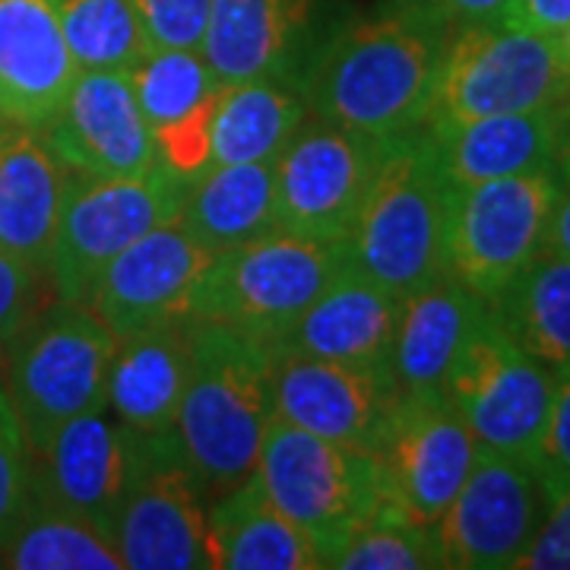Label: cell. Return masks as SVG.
I'll return each instance as SVG.
<instances>
[{"label": "cell", "mask_w": 570, "mask_h": 570, "mask_svg": "<svg viewBox=\"0 0 570 570\" xmlns=\"http://www.w3.org/2000/svg\"><path fill=\"white\" fill-rule=\"evenodd\" d=\"M142 438L102 409L82 412L32 456V501L73 513L111 539L140 466Z\"/></svg>", "instance_id": "15"}, {"label": "cell", "mask_w": 570, "mask_h": 570, "mask_svg": "<svg viewBox=\"0 0 570 570\" xmlns=\"http://www.w3.org/2000/svg\"><path fill=\"white\" fill-rule=\"evenodd\" d=\"M340 570H431L444 568L434 530L377 510V517L330 558Z\"/></svg>", "instance_id": "33"}, {"label": "cell", "mask_w": 570, "mask_h": 570, "mask_svg": "<svg viewBox=\"0 0 570 570\" xmlns=\"http://www.w3.org/2000/svg\"><path fill=\"white\" fill-rule=\"evenodd\" d=\"M206 527L209 501L175 431L142 438L140 466L111 532L124 570L209 568Z\"/></svg>", "instance_id": "14"}, {"label": "cell", "mask_w": 570, "mask_h": 570, "mask_svg": "<svg viewBox=\"0 0 570 570\" xmlns=\"http://www.w3.org/2000/svg\"><path fill=\"white\" fill-rule=\"evenodd\" d=\"M489 311L491 305L472 295L450 273L406 295L387 358L396 393L441 390L453 358Z\"/></svg>", "instance_id": "25"}, {"label": "cell", "mask_w": 570, "mask_h": 570, "mask_svg": "<svg viewBox=\"0 0 570 570\" xmlns=\"http://www.w3.org/2000/svg\"><path fill=\"white\" fill-rule=\"evenodd\" d=\"M367 453L381 510L434 530L466 482L479 444L441 390H412L396 393Z\"/></svg>", "instance_id": "10"}, {"label": "cell", "mask_w": 570, "mask_h": 570, "mask_svg": "<svg viewBox=\"0 0 570 570\" xmlns=\"http://www.w3.org/2000/svg\"><path fill=\"white\" fill-rule=\"evenodd\" d=\"M305 118L307 105L292 82L247 80L223 86L213 121V165L273 163Z\"/></svg>", "instance_id": "28"}, {"label": "cell", "mask_w": 570, "mask_h": 570, "mask_svg": "<svg viewBox=\"0 0 570 570\" xmlns=\"http://www.w3.org/2000/svg\"><path fill=\"white\" fill-rule=\"evenodd\" d=\"M254 475L269 504L305 532L324 568L381 510L371 453L269 419Z\"/></svg>", "instance_id": "6"}, {"label": "cell", "mask_w": 570, "mask_h": 570, "mask_svg": "<svg viewBox=\"0 0 570 570\" xmlns=\"http://www.w3.org/2000/svg\"><path fill=\"white\" fill-rule=\"evenodd\" d=\"M513 570H570V489L551 498L542 527Z\"/></svg>", "instance_id": "39"}, {"label": "cell", "mask_w": 570, "mask_h": 570, "mask_svg": "<svg viewBox=\"0 0 570 570\" xmlns=\"http://www.w3.org/2000/svg\"><path fill=\"white\" fill-rule=\"evenodd\" d=\"M448 20L456 26V22H482V20H494L508 0H434Z\"/></svg>", "instance_id": "41"}, {"label": "cell", "mask_w": 570, "mask_h": 570, "mask_svg": "<svg viewBox=\"0 0 570 570\" xmlns=\"http://www.w3.org/2000/svg\"><path fill=\"white\" fill-rule=\"evenodd\" d=\"M346 266L343 238L314 242L266 232L216 254L190 295L187 317L242 330L273 348Z\"/></svg>", "instance_id": "4"}, {"label": "cell", "mask_w": 570, "mask_h": 570, "mask_svg": "<svg viewBox=\"0 0 570 570\" xmlns=\"http://www.w3.org/2000/svg\"><path fill=\"white\" fill-rule=\"evenodd\" d=\"M393 400L387 367L273 352V415L311 434L367 450Z\"/></svg>", "instance_id": "18"}, {"label": "cell", "mask_w": 570, "mask_h": 570, "mask_svg": "<svg viewBox=\"0 0 570 570\" xmlns=\"http://www.w3.org/2000/svg\"><path fill=\"white\" fill-rule=\"evenodd\" d=\"M190 317L121 336L108 365L105 409H111V415L140 438L175 431L190 377Z\"/></svg>", "instance_id": "23"}, {"label": "cell", "mask_w": 570, "mask_h": 570, "mask_svg": "<svg viewBox=\"0 0 570 570\" xmlns=\"http://www.w3.org/2000/svg\"><path fill=\"white\" fill-rule=\"evenodd\" d=\"M491 311L535 362L570 371V257L542 247Z\"/></svg>", "instance_id": "29"}, {"label": "cell", "mask_w": 570, "mask_h": 570, "mask_svg": "<svg viewBox=\"0 0 570 570\" xmlns=\"http://www.w3.org/2000/svg\"><path fill=\"white\" fill-rule=\"evenodd\" d=\"M546 510L549 494L535 463L479 448L466 482L434 527L444 568H513L517 558L530 549Z\"/></svg>", "instance_id": "13"}, {"label": "cell", "mask_w": 570, "mask_h": 570, "mask_svg": "<svg viewBox=\"0 0 570 570\" xmlns=\"http://www.w3.org/2000/svg\"><path fill=\"white\" fill-rule=\"evenodd\" d=\"M568 89L570 70L554 36L508 29L498 20L456 22L422 127L546 108L561 102Z\"/></svg>", "instance_id": "7"}, {"label": "cell", "mask_w": 570, "mask_h": 570, "mask_svg": "<svg viewBox=\"0 0 570 570\" xmlns=\"http://www.w3.org/2000/svg\"><path fill=\"white\" fill-rule=\"evenodd\" d=\"M41 137L82 178H134L159 165L130 70H80Z\"/></svg>", "instance_id": "17"}, {"label": "cell", "mask_w": 570, "mask_h": 570, "mask_svg": "<svg viewBox=\"0 0 570 570\" xmlns=\"http://www.w3.org/2000/svg\"><path fill=\"white\" fill-rule=\"evenodd\" d=\"M48 292L55 288L45 269H36L0 247V355L51 305Z\"/></svg>", "instance_id": "36"}, {"label": "cell", "mask_w": 570, "mask_h": 570, "mask_svg": "<svg viewBox=\"0 0 570 570\" xmlns=\"http://www.w3.org/2000/svg\"><path fill=\"white\" fill-rule=\"evenodd\" d=\"M216 261L181 219H168L127 245L96 276L86 302L118 336L187 317L190 295Z\"/></svg>", "instance_id": "16"}, {"label": "cell", "mask_w": 570, "mask_h": 570, "mask_svg": "<svg viewBox=\"0 0 570 570\" xmlns=\"http://www.w3.org/2000/svg\"><path fill=\"white\" fill-rule=\"evenodd\" d=\"M554 45H558V55H561L564 67L570 70V26L568 29H561V32L554 36Z\"/></svg>", "instance_id": "43"}, {"label": "cell", "mask_w": 570, "mask_h": 570, "mask_svg": "<svg viewBox=\"0 0 570 570\" xmlns=\"http://www.w3.org/2000/svg\"><path fill=\"white\" fill-rule=\"evenodd\" d=\"M425 134L450 187L494 181L558 165L568 146L561 102L463 124H438L425 127Z\"/></svg>", "instance_id": "21"}, {"label": "cell", "mask_w": 570, "mask_h": 570, "mask_svg": "<svg viewBox=\"0 0 570 570\" xmlns=\"http://www.w3.org/2000/svg\"><path fill=\"white\" fill-rule=\"evenodd\" d=\"M80 67L45 0H0V121L41 130Z\"/></svg>", "instance_id": "20"}, {"label": "cell", "mask_w": 570, "mask_h": 570, "mask_svg": "<svg viewBox=\"0 0 570 570\" xmlns=\"http://www.w3.org/2000/svg\"><path fill=\"white\" fill-rule=\"evenodd\" d=\"M450 29L434 0H381L314 45L298 80L307 111L374 140L419 130Z\"/></svg>", "instance_id": "1"}, {"label": "cell", "mask_w": 570, "mask_h": 570, "mask_svg": "<svg viewBox=\"0 0 570 570\" xmlns=\"http://www.w3.org/2000/svg\"><path fill=\"white\" fill-rule=\"evenodd\" d=\"M558 374L535 362L489 311L441 381V393L482 450L535 463Z\"/></svg>", "instance_id": "11"}, {"label": "cell", "mask_w": 570, "mask_h": 570, "mask_svg": "<svg viewBox=\"0 0 570 570\" xmlns=\"http://www.w3.org/2000/svg\"><path fill=\"white\" fill-rule=\"evenodd\" d=\"M153 48L200 51L209 0H134Z\"/></svg>", "instance_id": "37"}, {"label": "cell", "mask_w": 570, "mask_h": 570, "mask_svg": "<svg viewBox=\"0 0 570 570\" xmlns=\"http://www.w3.org/2000/svg\"><path fill=\"white\" fill-rule=\"evenodd\" d=\"M450 194L425 127L390 140L343 238L348 266L400 302L441 279L448 273Z\"/></svg>", "instance_id": "3"}, {"label": "cell", "mask_w": 570, "mask_h": 570, "mask_svg": "<svg viewBox=\"0 0 570 570\" xmlns=\"http://www.w3.org/2000/svg\"><path fill=\"white\" fill-rule=\"evenodd\" d=\"M219 92H223V86L204 105L187 111L184 118L153 130V146H156L159 165H165L171 175H178L184 181L200 178L213 165V121H216V108H219Z\"/></svg>", "instance_id": "35"}, {"label": "cell", "mask_w": 570, "mask_h": 570, "mask_svg": "<svg viewBox=\"0 0 570 570\" xmlns=\"http://www.w3.org/2000/svg\"><path fill=\"white\" fill-rule=\"evenodd\" d=\"M118 343L121 336L82 302L61 298L10 343L3 352V390L32 456L48 448L70 419L105 406L108 365Z\"/></svg>", "instance_id": "5"}, {"label": "cell", "mask_w": 570, "mask_h": 570, "mask_svg": "<svg viewBox=\"0 0 570 570\" xmlns=\"http://www.w3.org/2000/svg\"><path fill=\"white\" fill-rule=\"evenodd\" d=\"M561 115H564V134H568V146L564 149H570V89L564 92V99H561Z\"/></svg>", "instance_id": "44"}, {"label": "cell", "mask_w": 570, "mask_h": 570, "mask_svg": "<svg viewBox=\"0 0 570 570\" xmlns=\"http://www.w3.org/2000/svg\"><path fill=\"white\" fill-rule=\"evenodd\" d=\"M80 70H130L153 45L134 0H45Z\"/></svg>", "instance_id": "31"}, {"label": "cell", "mask_w": 570, "mask_h": 570, "mask_svg": "<svg viewBox=\"0 0 570 570\" xmlns=\"http://www.w3.org/2000/svg\"><path fill=\"white\" fill-rule=\"evenodd\" d=\"M130 80L149 134L184 118L223 86L213 77L204 55L187 48H153L140 63L130 67Z\"/></svg>", "instance_id": "32"}, {"label": "cell", "mask_w": 570, "mask_h": 570, "mask_svg": "<svg viewBox=\"0 0 570 570\" xmlns=\"http://www.w3.org/2000/svg\"><path fill=\"white\" fill-rule=\"evenodd\" d=\"M187 184L165 165L134 178H82L70 171L45 266L55 298L86 302L96 276L124 247L181 216Z\"/></svg>", "instance_id": "9"}, {"label": "cell", "mask_w": 570, "mask_h": 570, "mask_svg": "<svg viewBox=\"0 0 570 570\" xmlns=\"http://www.w3.org/2000/svg\"><path fill=\"white\" fill-rule=\"evenodd\" d=\"M209 568L216 570H321L314 542L269 504L257 475L209 501Z\"/></svg>", "instance_id": "26"}, {"label": "cell", "mask_w": 570, "mask_h": 570, "mask_svg": "<svg viewBox=\"0 0 570 570\" xmlns=\"http://www.w3.org/2000/svg\"><path fill=\"white\" fill-rule=\"evenodd\" d=\"M32 510V453L0 384V549Z\"/></svg>", "instance_id": "34"}, {"label": "cell", "mask_w": 570, "mask_h": 570, "mask_svg": "<svg viewBox=\"0 0 570 570\" xmlns=\"http://www.w3.org/2000/svg\"><path fill=\"white\" fill-rule=\"evenodd\" d=\"M558 171H561V178H564V181H570V149L561 153V159H558Z\"/></svg>", "instance_id": "45"}, {"label": "cell", "mask_w": 570, "mask_h": 570, "mask_svg": "<svg viewBox=\"0 0 570 570\" xmlns=\"http://www.w3.org/2000/svg\"><path fill=\"white\" fill-rule=\"evenodd\" d=\"M508 29H523L535 36H558L570 26V0H508L494 17Z\"/></svg>", "instance_id": "40"}, {"label": "cell", "mask_w": 570, "mask_h": 570, "mask_svg": "<svg viewBox=\"0 0 570 570\" xmlns=\"http://www.w3.org/2000/svg\"><path fill=\"white\" fill-rule=\"evenodd\" d=\"M273 419V348L242 330L194 321L190 377L175 438L206 501L254 475Z\"/></svg>", "instance_id": "2"}, {"label": "cell", "mask_w": 570, "mask_h": 570, "mask_svg": "<svg viewBox=\"0 0 570 570\" xmlns=\"http://www.w3.org/2000/svg\"><path fill=\"white\" fill-rule=\"evenodd\" d=\"M387 142L321 118L302 124L273 159L276 232L314 242L346 238Z\"/></svg>", "instance_id": "12"}, {"label": "cell", "mask_w": 570, "mask_h": 570, "mask_svg": "<svg viewBox=\"0 0 570 570\" xmlns=\"http://www.w3.org/2000/svg\"><path fill=\"white\" fill-rule=\"evenodd\" d=\"M546 245L558 254L570 257V181L561 184V194H558V204L551 213L549 225V242Z\"/></svg>", "instance_id": "42"}, {"label": "cell", "mask_w": 570, "mask_h": 570, "mask_svg": "<svg viewBox=\"0 0 570 570\" xmlns=\"http://www.w3.org/2000/svg\"><path fill=\"white\" fill-rule=\"evenodd\" d=\"M178 219L213 254L276 232V168L273 163L209 165L187 184Z\"/></svg>", "instance_id": "27"}, {"label": "cell", "mask_w": 570, "mask_h": 570, "mask_svg": "<svg viewBox=\"0 0 570 570\" xmlns=\"http://www.w3.org/2000/svg\"><path fill=\"white\" fill-rule=\"evenodd\" d=\"M321 0H209L200 55L213 77L232 86L283 80L298 86L314 51Z\"/></svg>", "instance_id": "19"}, {"label": "cell", "mask_w": 570, "mask_h": 570, "mask_svg": "<svg viewBox=\"0 0 570 570\" xmlns=\"http://www.w3.org/2000/svg\"><path fill=\"white\" fill-rule=\"evenodd\" d=\"M535 472L542 479L549 501L554 494L570 489V371L558 374L549 425H546L542 444L535 453Z\"/></svg>", "instance_id": "38"}, {"label": "cell", "mask_w": 570, "mask_h": 570, "mask_svg": "<svg viewBox=\"0 0 570 570\" xmlns=\"http://www.w3.org/2000/svg\"><path fill=\"white\" fill-rule=\"evenodd\" d=\"M0 568L124 570V564L115 542L92 523L32 501L26 520L0 549Z\"/></svg>", "instance_id": "30"}, {"label": "cell", "mask_w": 570, "mask_h": 570, "mask_svg": "<svg viewBox=\"0 0 570 570\" xmlns=\"http://www.w3.org/2000/svg\"><path fill=\"white\" fill-rule=\"evenodd\" d=\"M400 298L346 266L288 326L273 352H298L324 362L387 367L400 321Z\"/></svg>", "instance_id": "22"}, {"label": "cell", "mask_w": 570, "mask_h": 570, "mask_svg": "<svg viewBox=\"0 0 570 570\" xmlns=\"http://www.w3.org/2000/svg\"><path fill=\"white\" fill-rule=\"evenodd\" d=\"M558 165L527 175L453 187L448 225V273L485 305H494L510 283L549 242L558 194Z\"/></svg>", "instance_id": "8"}, {"label": "cell", "mask_w": 570, "mask_h": 570, "mask_svg": "<svg viewBox=\"0 0 570 570\" xmlns=\"http://www.w3.org/2000/svg\"><path fill=\"white\" fill-rule=\"evenodd\" d=\"M67 178L41 130L0 121V247L36 269L48 266Z\"/></svg>", "instance_id": "24"}]
</instances>
